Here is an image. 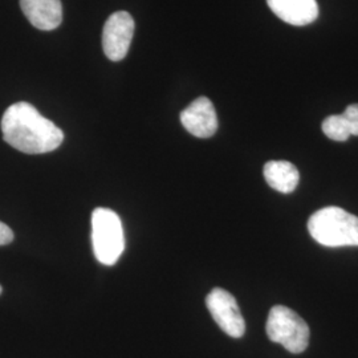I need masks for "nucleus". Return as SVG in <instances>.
<instances>
[{"instance_id": "obj_9", "label": "nucleus", "mask_w": 358, "mask_h": 358, "mask_svg": "<svg viewBox=\"0 0 358 358\" xmlns=\"http://www.w3.org/2000/svg\"><path fill=\"white\" fill-rule=\"evenodd\" d=\"M22 11L29 23L41 31H52L62 24L63 6L60 0H20Z\"/></svg>"}, {"instance_id": "obj_8", "label": "nucleus", "mask_w": 358, "mask_h": 358, "mask_svg": "<svg viewBox=\"0 0 358 358\" xmlns=\"http://www.w3.org/2000/svg\"><path fill=\"white\" fill-rule=\"evenodd\" d=\"M267 4L279 19L292 26H308L319 16L316 0H267Z\"/></svg>"}, {"instance_id": "obj_12", "label": "nucleus", "mask_w": 358, "mask_h": 358, "mask_svg": "<svg viewBox=\"0 0 358 358\" xmlns=\"http://www.w3.org/2000/svg\"><path fill=\"white\" fill-rule=\"evenodd\" d=\"M13 241V231L4 224L3 222H0V245H6L10 244Z\"/></svg>"}, {"instance_id": "obj_11", "label": "nucleus", "mask_w": 358, "mask_h": 358, "mask_svg": "<svg viewBox=\"0 0 358 358\" xmlns=\"http://www.w3.org/2000/svg\"><path fill=\"white\" fill-rule=\"evenodd\" d=\"M263 173L269 186L282 194L294 192L300 180L297 167L288 161H269L264 165Z\"/></svg>"}, {"instance_id": "obj_6", "label": "nucleus", "mask_w": 358, "mask_h": 358, "mask_svg": "<svg viewBox=\"0 0 358 358\" xmlns=\"http://www.w3.org/2000/svg\"><path fill=\"white\" fill-rule=\"evenodd\" d=\"M134 35V20L127 11L110 15L103 26V48L112 62H121L128 55Z\"/></svg>"}, {"instance_id": "obj_13", "label": "nucleus", "mask_w": 358, "mask_h": 358, "mask_svg": "<svg viewBox=\"0 0 358 358\" xmlns=\"http://www.w3.org/2000/svg\"><path fill=\"white\" fill-rule=\"evenodd\" d=\"M1 291H3V288H1V285H0V294H1Z\"/></svg>"}, {"instance_id": "obj_4", "label": "nucleus", "mask_w": 358, "mask_h": 358, "mask_svg": "<svg viewBox=\"0 0 358 358\" xmlns=\"http://www.w3.org/2000/svg\"><path fill=\"white\" fill-rule=\"evenodd\" d=\"M266 331L272 343L280 344L294 355L303 353L309 344L310 333L307 322L284 306L271 308Z\"/></svg>"}, {"instance_id": "obj_7", "label": "nucleus", "mask_w": 358, "mask_h": 358, "mask_svg": "<svg viewBox=\"0 0 358 358\" xmlns=\"http://www.w3.org/2000/svg\"><path fill=\"white\" fill-rule=\"evenodd\" d=\"M180 122L194 137H213L217 130V115L211 100L207 97L194 100L180 113Z\"/></svg>"}, {"instance_id": "obj_5", "label": "nucleus", "mask_w": 358, "mask_h": 358, "mask_svg": "<svg viewBox=\"0 0 358 358\" xmlns=\"http://www.w3.org/2000/svg\"><path fill=\"white\" fill-rule=\"evenodd\" d=\"M206 306L219 328L234 338L243 337L245 322L235 297L223 288H214L206 297Z\"/></svg>"}, {"instance_id": "obj_10", "label": "nucleus", "mask_w": 358, "mask_h": 358, "mask_svg": "<svg viewBox=\"0 0 358 358\" xmlns=\"http://www.w3.org/2000/svg\"><path fill=\"white\" fill-rule=\"evenodd\" d=\"M322 131L328 138L338 142L358 136V103L349 105L343 115L327 117L322 122Z\"/></svg>"}, {"instance_id": "obj_2", "label": "nucleus", "mask_w": 358, "mask_h": 358, "mask_svg": "<svg viewBox=\"0 0 358 358\" xmlns=\"http://www.w3.org/2000/svg\"><path fill=\"white\" fill-rule=\"evenodd\" d=\"M310 236L325 247L358 245V217L341 207H325L308 220Z\"/></svg>"}, {"instance_id": "obj_3", "label": "nucleus", "mask_w": 358, "mask_h": 358, "mask_svg": "<svg viewBox=\"0 0 358 358\" xmlns=\"http://www.w3.org/2000/svg\"><path fill=\"white\" fill-rule=\"evenodd\" d=\"M92 245L103 266H115L125 250L121 219L113 210L99 207L92 214Z\"/></svg>"}, {"instance_id": "obj_1", "label": "nucleus", "mask_w": 358, "mask_h": 358, "mask_svg": "<svg viewBox=\"0 0 358 358\" xmlns=\"http://www.w3.org/2000/svg\"><path fill=\"white\" fill-rule=\"evenodd\" d=\"M1 131L4 141L26 154L51 153L64 141L63 130L28 103H13L4 112Z\"/></svg>"}]
</instances>
